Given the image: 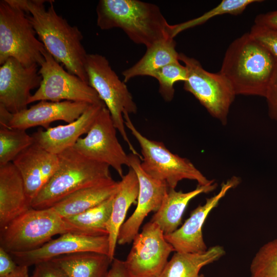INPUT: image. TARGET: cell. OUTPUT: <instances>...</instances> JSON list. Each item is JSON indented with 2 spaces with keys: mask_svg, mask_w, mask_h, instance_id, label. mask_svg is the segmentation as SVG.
<instances>
[{
  "mask_svg": "<svg viewBox=\"0 0 277 277\" xmlns=\"http://www.w3.org/2000/svg\"><path fill=\"white\" fill-rule=\"evenodd\" d=\"M26 13L39 41L67 71L88 82L85 69L88 53L82 45L83 34L57 13L53 1L46 8L44 0H7Z\"/></svg>",
  "mask_w": 277,
  "mask_h": 277,
  "instance_id": "6da1fadb",
  "label": "cell"
},
{
  "mask_svg": "<svg viewBox=\"0 0 277 277\" xmlns=\"http://www.w3.org/2000/svg\"><path fill=\"white\" fill-rule=\"evenodd\" d=\"M220 72L236 95L265 97L277 73V60L246 33L230 44Z\"/></svg>",
  "mask_w": 277,
  "mask_h": 277,
  "instance_id": "7a4b0ae2",
  "label": "cell"
},
{
  "mask_svg": "<svg viewBox=\"0 0 277 277\" xmlns=\"http://www.w3.org/2000/svg\"><path fill=\"white\" fill-rule=\"evenodd\" d=\"M96 12L100 29L120 28L133 42L146 48L172 38L170 25L153 4L138 0H101Z\"/></svg>",
  "mask_w": 277,
  "mask_h": 277,
  "instance_id": "3957f363",
  "label": "cell"
},
{
  "mask_svg": "<svg viewBox=\"0 0 277 277\" xmlns=\"http://www.w3.org/2000/svg\"><path fill=\"white\" fill-rule=\"evenodd\" d=\"M58 156L56 171L32 200L31 208H50L78 190L114 181L109 166L86 157L73 147Z\"/></svg>",
  "mask_w": 277,
  "mask_h": 277,
  "instance_id": "277c9868",
  "label": "cell"
},
{
  "mask_svg": "<svg viewBox=\"0 0 277 277\" xmlns=\"http://www.w3.org/2000/svg\"><path fill=\"white\" fill-rule=\"evenodd\" d=\"M85 69L88 82L97 92L109 110L114 124L131 153L136 151L127 134L124 116L136 113L137 106L125 83L112 69L106 57L99 54H87Z\"/></svg>",
  "mask_w": 277,
  "mask_h": 277,
  "instance_id": "5b68a950",
  "label": "cell"
},
{
  "mask_svg": "<svg viewBox=\"0 0 277 277\" xmlns=\"http://www.w3.org/2000/svg\"><path fill=\"white\" fill-rule=\"evenodd\" d=\"M0 231V247L10 253L33 250L55 235L71 232L64 219L52 207L31 208Z\"/></svg>",
  "mask_w": 277,
  "mask_h": 277,
  "instance_id": "8992f818",
  "label": "cell"
},
{
  "mask_svg": "<svg viewBox=\"0 0 277 277\" xmlns=\"http://www.w3.org/2000/svg\"><path fill=\"white\" fill-rule=\"evenodd\" d=\"M28 14L7 0L0 1V65L8 58L25 66H40L45 47L36 37Z\"/></svg>",
  "mask_w": 277,
  "mask_h": 277,
  "instance_id": "52a82bcc",
  "label": "cell"
},
{
  "mask_svg": "<svg viewBox=\"0 0 277 277\" xmlns=\"http://www.w3.org/2000/svg\"><path fill=\"white\" fill-rule=\"evenodd\" d=\"M124 118L125 126L140 145L141 167L149 176L164 182L171 189H175L178 183L185 179L195 181L200 186L214 182L208 180L188 159L173 153L163 143L144 136L134 126L129 115Z\"/></svg>",
  "mask_w": 277,
  "mask_h": 277,
  "instance_id": "ba28073f",
  "label": "cell"
},
{
  "mask_svg": "<svg viewBox=\"0 0 277 277\" xmlns=\"http://www.w3.org/2000/svg\"><path fill=\"white\" fill-rule=\"evenodd\" d=\"M179 59L187 69L184 89L193 94L212 116L225 125L236 95L230 83L220 71L205 70L194 58L180 53Z\"/></svg>",
  "mask_w": 277,
  "mask_h": 277,
  "instance_id": "9c48e42d",
  "label": "cell"
},
{
  "mask_svg": "<svg viewBox=\"0 0 277 277\" xmlns=\"http://www.w3.org/2000/svg\"><path fill=\"white\" fill-rule=\"evenodd\" d=\"M44 55L45 60L38 70L42 81L39 87L30 97L29 104L41 101H68L90 105L104 103L88 83L66 71L46 49Z\"/></svg>",
  "mask_w": 277,
  "mask_h": 277,
  "instance_id": "30bf717a",
  "label": "cell"
},
{
  "mask_svg": "<svg viewBox=\"0 0 277 277\" xmlns=\"http://www.w3.org/2000/svg\"><path fill=\"white\" fill-rule=\"evenodd\" d=\"M117 131L105 106L86 135L80 137L73 148L86 157L113 168L122 178L124 166L129 167V159L118 141Z\"/></svg>",
  "mask_w": 277,
  "mask_h": 277,
  "instance_id": "8fae6325",
  "label": "cell"
},
{
  "mask_svg": "<svg viewBox=\"0 0 277 277\" xmlns=\"http://www.w3.org/2000/svg\"><path fill=\"white\" fill-rule=\"evenodd\" d=\"M124 261L129 277H160L170 253L174 251L155 223L145 224L132 241Z\"/></svg>",
  "mask_w": 277,
  "mask_h": 277,
  "instance_id": "7c38bea8",
  "label": "cell"
},
{
  "mask_svg": "<svg viewBox=\"0 0 277 277\" xmlns=\"http://www.w3.org/2000/svg\"><path fill=\"white\" fill-rule=\"evenodd\" d=\"M92 105L64 101H41L19 112L13 114L0 105V126L27 130L42 126L46 129L51 123L63 121L68 123L77 119Z\"/></svg>",
  "mask_w": 277,
  "mask_h": 277,
  "instance_id": "4fadbf2b",
  "label": "cell"
},
{
  "mask_svg": "<svg viewBox=\"0 0 277 277\" xmlns=\"http://www.w3.org/2000/svg\"><path fill=\"white\" fill-rule=\"evenodd\" d=\"M129 159V168L135 171L138 179L139 192L135 210L120 228L117 244L121 245L133 241L145 218L150 212L159 210L169 189L166 183L151 177L144 171L138 156L131 153Z\"/></svg>",
  "mask_w": 277,
  "mask_h": 277,
  "instance_id": "5bb4252c",
  "label": "cell"
},
{
  "mask_svg": "<svg viewBox=\"0 0 277 277\" xmlns=\"http://www.w3.org/2000/svg\"><path fill=\"white\" fill-rule=\"evenodd\" d=\"M38 66H25L12 57L1 65L0 105L13 114L27 108L31 91L42 81Z\"/></svg>",
  "mask_w": 277,
  "mask_h": 277,
  "instance_id": "9a60e30c",
  "label": "cell"
},
{
  "mask_svg": "<svg viewBox=\"0 0 277 277\" xmlns=\"http://www.w3.org/2000/svg\"><path fill=\"white\" fill-rule=\"evenodd\" d=\"M108 235L90 236L68 232L51 239L38 248L32 251L9 253L18 265H35L57 257L82 252H94L108 255Z\"/></svg>",
  "mask_w": 277,
  "mask_h": 277,
  "instance_id": "2e32d148",
  "label": "cell"
},
{
  "mask_svg": "<svg viewBox=\"0 0 277 277\" xmlns=\"http://www.w3.org/2000/svg\"><path fill=\"white\" fill-rule=\"evenodd\" d=\"M240 182L239 178L234 176L223 183L218 193L207 199L204 204L195 208L183 225L174 232L165 235L175 252L197 253L208 249L202 232L205 220L220 200L230 190L237 186Z\"/></svg>",
  "mask_w": 277,
  "mask_h": 277,
  "instance_id": "e0dca14e",
  "label": "cell"
},
{
  "mask_svg": "<svg viewBox=\"0 0 277 277\" xmlns=\"http://www.w3.org/2000/svg\"><path fill=\"white\" fill-rule=\"evenodd\" d=\"M12 163L23 179L31 202L56 171L58 155L50 153L34 142L21 152Z\"/></svg>",
  "mask_w": 277,
  "mask_h": 277,
  "instance_id": "ac0fdd59",
  "label": "cell"
},
{
  "mask_svg": "<svg viewBox=\"0 0 277 277\" xmlns=\"http://www.w3.org/2000/svg\"><path fill=\"white\" fill-rule=\"evenodd\" d=\"M104 103L90 105L76 120L66 125L38 130L32 136L35 142L47 151L58 155L73 147L81 136L90 129Z\"/></svg>",
  "mask_w": 277,
  "mask_h": 277,
  "instance_id": "d6986e66",
  "label": "cell"
},
{
  "mask_svg": "<svg viewBox=\"0 0 277 277\" xmlns=\"http://www.w3.org/2000/svg\"><path fill=\"white\" fill-rule=\"evenodd\" d=\"M30 208L18 170L12 162L0 165V230Z\"/></svg>",
  "mask_w": 277,
  "mask_h": 277,
  "instance_id": "ffe728a7",
  "label": "cell"
},
{
  "mask_svg": "<svg viewBox=\"0 0 277 277\" xmlns=\"http://www.w3.org/2000/svg\"><path fill=\"white\" fill-rule=\"evenodd\" d=\"M139 182L135 171L130 168L128 172L118 182V189L114 195L111 213L107 223L109 240V254L113 261L120 230L124 223L127 212L132 204L137 199Z\"/></svg>",
  "mask_w": 277,
  "mask_h": 277,
  "instance_id": "44dd1931",
  "label": "cell"
},
{
  "mask_svg": "<svg viewBox=\"0 0 277 277\" xmlns=\"http://www.w3.org/2000/svg\"><path fill=\"white\" fill-rule=\"evenodd\" d=\"M216 186L214 182L207 185H198L195 189L187 192L169 188L160 208L150 221L157 225L165 235L174 232L181 224L183 213L189 202L200 194L211 192Z\"/></svg>",
  "mask_w": 277,
  "mask_h": 277,
  "instance_id": "7402d4cb",
  "label": "cell"
},
{
  "mask_svg": "<svg viewBox=\"0 0 277 277\" xmlns=\"http://www.w3.org/2000/svg\"><path fill=\"white\" fill-rule=\"evenodd\" d=\"M118 182H111L78 190L67 195L52 207L63 218L72 216L104 202L117 191Z\"/></svg>",
  "mask_w": 277,
  "mask_h": 277,
  "instance_id": "603a6c76",
  "label": "cell"
},
{
  "mask_svg": "<svg viewBox=\"0 0 277 277\" xmlns=\"http://www.w3.org/2000/svg\"><path fill=\"white\" fill-rule=\"evenodd\" d=\"M175 47L174 38L170 37L156 42L146 48L143 56L132 67L123 72L124 82L126 83L137 76H151L160 68L179 62V53Z\"/></svg>",
  "mask_w": 277,
  "mask_h": 277,
  "instance_id": "cb8c5ba5",
  "label": "cell"
},
{
  "mask_svg": "<svg viewBox=\"0 0 277 277\" xmlns=\"http://www.w3.org/2000/svg\"><path fill=\"white\" fill-rule=\"evenodd\" d=\"M68 277H106L112 261L107 254L82 252L52 260Z\"/></svg>",
  "mask_w": 277,
  "mask_h": 277,
  "instance_id": "d4e9b609",
  "label": "cell"
},
{
  "mask_svg": "<svg viewBox=\"0 0 277 277\" xmlns=\"http://www.w3.org/2000/svg\"><path fill=\"white\" fill-rule=\"evenodd\" d=\"M223 247L215 245L202 252H175L168 261L160 277H196L204 266L225 254Z\"/></svg>",
  "mask_w": 277,
  "mask_h": 277,
  "instance_id": "484cf974",
  "label": "cell"
},
{
  "mask_svg": "<svg viewBox=\"0 0 277 277\" xmlns=\"http://www.w3.org/2000/svg\"><path fill=\"white\" fill-rule=\"evenodd\" d=\"M115 193L84 212L63 218L71 232L90 236L108 235L107 223L111 213Z\"/></svg>",
  "mask_w": 277,
  "mask_h": 277,
  "instance_id": "4316f807",
  "label": "cell"
},
{
  "mask_svg": "<svg viewBox=\"0 0 277 277\" xmlns=\"http://www.w3.org/2000/svg\"><path fill=\"white\" fill-rule=\"evenodd\" d=\"M34 142L33 137L26 130L0 126V165L12 162Z\"/></svg>",
  "mask_w": 277,
  "mask_h": 277,
  "instance_id": "83f0119b",
  "label": "cell"
},
{
  "mask_svg": "<svg viewBox=\"0 0 277 277\" xmlns=\"http://www.w3.org/2000/svg\"><path fill=\"white\" fill-rule=\"evenodd\" d=\"M262 2L259 0H223L217 6L206 12L199 17L189 20L179 24L170 26V34L173 38L180 32L203 24L215 16L229 14L238 15L242 13L247 7L255 2Z\"/></svg>",
  "mask_w": 277,
  "mask_h": 277,
  "instance_id": "f1b7e54d",
  "label": "cell"
},
{
  "mask_svg": "<svg viewBox=\"0 0 277 277\" xmlns=\"http://www.w3.org/2000/svg\"><path fill=\"white\" fill-rule=\"evenodd\" d=\"M250 277H277V238L262 246L250 266Z\"/></svg>",
  "mask_w": 277,
  "mask_h": 277,
  "instance_id": "f546056e",
  "label": "cell"
},
{
  "mask_svg": "<svg viewBox=\"0 0 277 277\" xmlns=\"http://www.w3.org/2000/svg\"><path fill=\"white\" fill-rule=\"evenodd\" d=\"M159 84V92L167 102L174 97V84L180 81L184 82L187 77V69L179 62L167 65L156 70L151 76Z\"/></svg>",
  "mask_w": 277,
  "mask_h": 277,
  "instance_id": "4dcf8cb0",
  "label": "cell"
},
{
  "mask_svg": "<svg viewBox=\"0 0 277 277\" xmlns=\"http://www.w3.org/2000/svg\"><path fill=\"white\" fill-rule=\"evenodd\" d=\"M249 33L277 60V31L254 24Z\"/></svg>",
  "mask_w": 277,
  "mask_h": 277,
  "instance_id": "1f68e13d",
  "label": "cell"
},
{
  "mask_svg": "<svg viewBox=\"0 0 277 277\" xmlns=\"http://www.w3.org/2000/svg\"><path fill=\"white\" fill-rule=\"evenodd\" d=\"M31 277H68L64 271L52 260L36 264Z\"/></svg>",
  "mask_w": 277,
  "mask_h": 277,
  "instance_id": "d6a6232c",
  "label": "cell"
},
{
  "mask_svg": "<svg viewBox=\"0 0 277 277\" xmlns=\"http://www.w3.org/2000/svg\"><path fill=\"white\" fill-rule=\"evenodd\" d=\"M265 98L267 104L269 117L277 121V73L268 89Z\"/></svg>",
  "mask_w": 277,
  "mask_h": 277,
  "instance_id": "836d02e7",
  "label": "cell"
},
{
  "mask_svg": "<svg viewBox=\"0 0 277 277\" xmlns=\"http://www.w3.org/2000/svg\"><path fill=\"white\" fill-rule=\"evenodd\" d=\"M18 266L11 254L0 247V277H4L12 273Z\"/></svg>",
  "mask_w": 277,
  "mask_h": 277,
  "instance_id": "e575fe53",
  "label": "cell"
},
{
  "mask_svg": "<svg viewBox=\"0 0 277 277\" xmlns=\"http://www.w3.org/2000/svg\"><path fill=\"white\" fill-rule=\"evenodd\" d=\"M254 24L277 31V10L258 15Z\"/></svg>",
  "mask_w": 277,
  "mask_h": 277,
  "instance_id": "d590c367",
  "label": "cell"
},
{
  "mask_svg": "<svg viewBox=\"0 0 277 277\" xmlns=\"http://www.w3.org/2000/svg\"><path fill=\"white\" fill-rule=\"evenodd\" d=\"M106 277H129L124 261L114 258Z\"/></svg>",
  "mask_w": 277,
  "mask_h": 277,
  "instance_id": "8d00e7d4",
  "label": "cell"
},
{
  "mask_svg": "<svg viewBox=\"0 0 277 277\" xmlns=\"http://www.w3.org/2000/svg\"><path fill=\"white\" fill-rule=\"evenodd\" d=\"M4 277H29L28 267L18 265L14 271Z\"/></svg>",
  "mask_w": 277,
  "mask_h": 277,
  "instance_id": "74e56055",
  "label": "cell"
},
{
  "mask_svg": "<svg viewBox=\"0 0 277 277\" xmlns=\"http://www.w3.org/2000/svg\"><path fill=\"white\" fill-rule=\"evenodd\" d=\"M196 277H205L203 274H199Z\"/></svg>",
  "mask_w": 277,
  "mask_h": 277,
  "instance_id": "f35d334b",
  "label": "cell"
}]
</instances>
